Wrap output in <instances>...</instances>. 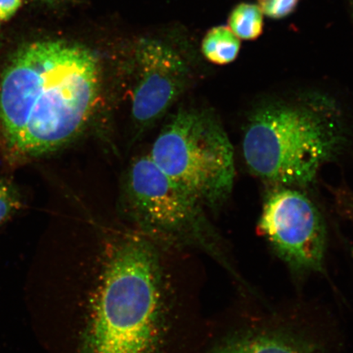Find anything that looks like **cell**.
<instances>
[{"mask_svg": "<svg viewBox=\"0 0 353 353\" xmlns=\"http://www.w3.org/2000/svg\"><path fill=\"white\" fill-rule=\"evenodd\" d=\"M129 223L96 225L77 243L73 353H190V250Z\"/></svg>", "mask_w": 353, "mask_h": 353, "instance_id": "cell-1", "label": "cell"}, {"mask_svg": "<svg viewBox=\"0 0 353 353\" xmlns=\"http://www.w3.org/2000/svg\"><path fill=\"white\" fill-rule=\"evenodd\" d=\"M100 79L98 59L81 44L21 47L0 79V134L8 151L38 157L76 138L98 103Z\"/></svg>", "mask_w": 353, "mask_h": 353, "instance_id": "cell-2", "label": "cell"}, {"mask_svg": "<svg viewBox=\"0 0 353 353\" xmlns=\"http://www.w3.org/2000/svg\"><path fill=\"white\" fill-rule=\"evenodd\" d=\"M343 118L322 96L269 101L251 113L243 135L247 166L281 187H304L347 143Z\"/></svg>", "mask_w": 353, "mask_h": 353, "instance_id": "cell-3", "label": "cell"}, {"mask_svg": "<svg viewBox=\"0 0 353 353\" xmlns=\"http://www.w3.org/2000/svg\"><path fill=\"white\" fill-rule=\"evenodd\" d=\"M149 157L203 208H215L232 192L233 148L223 127L208 112L180 110L158 135Z\"/></svg>", "mask_w": 353, "mask_h": 353, "instance_id": "cell-4", "label": "cell"}, {"mask_svg": "<svg viewBox=\"0 0 353 353\" xmlns=\"http://www.w3.org/2000/svg\"><path fill=\"white\" fill-rule=\"evenodd\" d=\"M127 219L151 235L182 248L201 250L233 273L223 243L204 209L150 157L132 165L126 180Z\"/></svg>", "mask_w": 353, "mask_h": 353, "instance_id": "cell-5", "label": "cell"}, {"mask_svg": "<svg viewBox=\"0 0 353 353\" xmlns=\"http://www.w3.org/2000/svg\"><path fill=\"white\" fill-rule=\"evenodd\" d=\"M259 229L276 254L297 273L323 270L326 230L319 209L302 192L275 190L264 202Z\"/></svg>", "mask_w": 353, "mask_h": 353, "instance_id": "cell-6", "label": "cell"}, {"mask_svg": "<svg viewBox=\"0 0 353 353\" xmlns=\"http://www.w3.org/2000/svg\"><path fill=\"white\" fill-rule=\"evenodd\" d=\"M137 76L132 114L139 125L158 120L183 92L188 69L173 48L157 39H143L135 51Z\"/></svg>", "mask_w": 353, "mask_h": 353, "instance_id": "cell-7", "label": "cell"}, {"mask_svg": "<svg viewBox=\"0 0 353 353\" xmlns=\"http://www.w3.org/2000/svg\"><path fill=\"white\" fill-rule=\"evenodd\" d=\"M210 353H321L319 348L291 335L256 332L236 335L218 344Z\"/></svg>", "mask_w": 353, "mask_h": 353, "instance_id": "cell-8", "label": "cell"}, {"mask_svg": "<svg viewBox=\"0 0 353 353\" xmlns=\"http://www.w3.org/2000/svg\"><path fill=\"white\" fill-rule=\"evenodd\" d=\"M241 48L240 39L226 26L212 28L202 42L203 54L217 65L231 63L236 59Z\"/></svg>", "mask_w": 353, "mask_h": 353, "instance_id": "cell-9", "label": "cell"}, {"mask_svg": "<svg viewBox=\"0 0 353 353\" xmlns=\"http://www.w3.org/2000/svg\"><path fill=\"white\" fill-rule=\"evenodd\" d=\"M263 12L259 6L243 3L237 6L229 17V28L240 39H257L262 34Z\"/></svg>", "mask_w": 353, "mask_h": 353, "instance_id": "cell-10", "label": "cell"}, {"mask_svg": "<svg viewBox=\"0 0 353 353\" xmlns=\"http://www.w3.org/2000/svg\"><path fill=\"white\" fill-rule=\"evenodd\" d=\"M21 205L19 192L7 181L0 179V224L20 209Z\"/></svg>", "mask_w": 353, "mask_h": 353, "instance_id": "cell-11", "label": "cell"}, {"mask_svg": "<svg viewBox=\"0 0 353 353\" xmlns=\"http://www.w3.org/2000/svg\"><path fill=\"white\" fill-rule=\"evenodd\" d=\"M263 14L271 19H280L294 10L299 0H258Z\"/></svg>", "mask_w": 353, "mask_h": 353, "instance_id": "cell-12", "label": "cell"}, {"mask_svg": "<svg viewBox=\"0 0 353 353\" xmlns=\"http://www.w3.org/2000/svg\"><path fill=\"white\" fill-rule=\"evenodd\" d=\"M21 6V0H0V22L15 14Z\"/></svg>", "mask_w": 353, "mask_h": 353, "instance_id": "cell-13", "label": "cell"}, {"mask_svg": "<svg viewBox=\"0 0 353 353\" xmlns=\"http://www.w3.org/2000/svg\"><path fill=\"white\" fill-rule=\"evenodd\" d=\"M341 202L343 210L353 220V197L350 196H341Z\"/></svg>", "mask_w": 353, "mask_h": 353, "instance_id": "cell-14", "label": "cell"}, {"mask_svg": "<svg viewBox=\"0 0 353 353\" xmlns=\"http://www.w3.org/2000/svg\"><path fill=\"white\" fill-rule=\"evenodd\" d=\"M38 1L52 3V2L57 1V0H38Z\"/></svg>", "mask_w": 353, "mask_h": 353, "instance_id": "cell-15", "label": "cell"}]
</instances>
